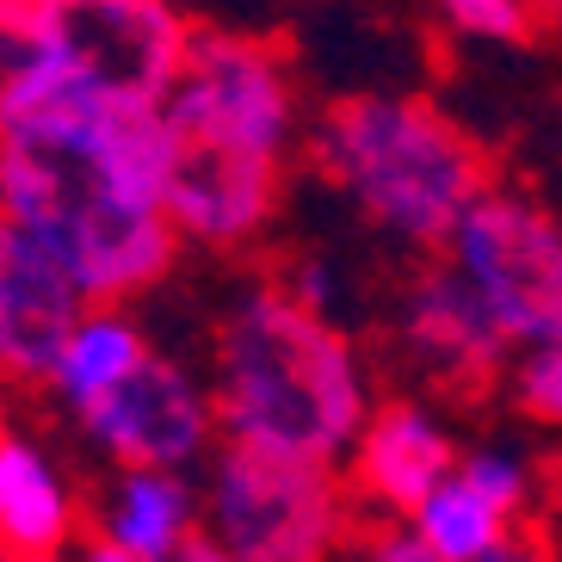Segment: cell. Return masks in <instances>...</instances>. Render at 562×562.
I'll use <instances>...</instances> for the list:
<instances>
[{
    "label": "cell",
    "mask_w": 562,
    "mask_h": 562,
    "mask_svg": "<svg viewBox=\"0 0 562 562\" xmlns=\"http://www.w3.org/2000/svg\"><path fill=\"white\" fill-rule=\"evenodd\" d=\"M75 414L87 420L93 446L124 470H180V463L204 458L216 432L211 390L161 352H143L112 390H100Z\"/></svg>",
    "instance_id": "9"
},
{
    "label": "cell",
    "mask_w": 562,
    "mask_h": 562,
    "mask_svg": "<svg viewBox=\"0 0 562 562\" xmlns=\"http://www.w3.org/2000/svg\"><path fill=\"white\" fill-rule=\"evenodd\" d=\"M143 352H149V340H143V328L124 315V303H87V310L75 315V328L63 334V347H56L50 390L68 408H81V402H93L100 390H112Z\"/></svg>",
    "instance_id": "15"
},
{
    "label": "cell",
    "mask_w": 562,
    "mask_h": 562,
    "mask_svg": "<svg viewBox=\"0 0 562 562\" xmlns=\"http://www.w3.org/2000/svg\"><path fill=\"white\" fill-rule=\"evenodd\" d=\"M173 136H199L223 149L260 155L291 167L303 149V87L272 37L235 32V25H192L186 56L167 93L155 100Z\"/></svg>",
    "instance_id": "4"
},
{
    "label": "cell",
    "mask_w": 562,
    "mask_h": 562,
    "mask_svg": "<svg viewBox=\"0 0 562 562\" xmlns=\"http://www.w3.org/2000/svg\"><path fill=\"white\" fill-rule=\"evenodd\" d=\"M507 526H513L507 513L488 507L458 470L432 482L427 495H420V507H414V531H420V544H427L439 562H476L488 544H501Z\"/></svg>",
    "instance_id": "16"
},
{
    "label": "cell",
    "mask_w": 562,
    "mask_h": 562,
    "mask_svg": "<svg viewBox=\"0 0 562 562\" xmlns=\"http://www.w3.org/2000/svg\"><path fill=\"white\" fill-rule=\"evenodd\" d=\"M13 562H50V557H13Z\"/></svg>",
    "instance_id": "27"
},
{
    "label": "cell",
    "mask_w": 562,
    "mask_h": 562,
    "mask_svg": "<svg viewBox=\"0 0 562 562\" xmlns=\"http://www.w3.org/2000/svg\"><path fill=\"white\" fill-rule=\"evenodd\" d=\"M451 470H458L451 439L420 402L364 408L359 432H352V495H364L383 513H414L420 495Z\"/></svg>",
    "instance_id": "12"
},
{
    "label": "cell",
    "mask_w": 562,
    "mask_h": 562,
    "mask_svg": "<svg viewBox=\"0 0 562 562\" xmlns=\"http://www.w3.org/2000/svg\"><path fill=\"white\" fill-rule=\"evenodd\" d=\"M303 149L383 241L408 254H439L476 192L495 186L488 149L420 93H347L303 124Z\"/></svg>",
    "instance_id": "3"
},
{
    "label": "cell",
    "mask_w": 562,
    "mask_h": 562,
    "mask_svg": "<svg viewBox=\"0 0 562 562\" xmlns=\"http://www.w3.org/2000/svg\"><path fill=\"white\" fill-rule=\"evenodd\" d=\"M0 7H32V0H0Z\"/></svg>",
    "instance_id": "26"
},
{
    "label": "cell",
    "mask_w": 562,
    "mask_h": 562,
    "mask_svg": "<svg viewBox=\"0 0 562 562\" xmlns=\"http://www.w3.org/2000/svg\"><path fill=\"white\" fill-rule=\"evenodd\" d=\"M68 538V495L50 458L25 439H0V550L50 557Z\"/></svg>",
    "instance_id": "13"
},
{
    "label": "cell",
    "mask_w": 562,
    "mask_h": 562,
    "mask_svg": "<svg viewBox=\"0 0 562 562\" xmlns=\"http://www.w3.org/2000/svg\"><path fill=\"white\" fill-rule=\"evenodd\" d=\"M371 390L359 347L279 279H248L211 334V414L229 439L334 463Z\"/></svg>",
    "instance_id": "2"
},
{
    "label": "cell",
    "mask_w": 562,
    "mask_h": 562,
    "mask_svg": "<svg viewBox=\"0 0 562 562\" xmlns=\"http://www.w3.org/2000/svg\"><path fill=\"white\" fill-rule=\"evenodd\" d=\"M44 100H50V75H44L32 13L25 7H0V124Z\"/></svg>",
    "instance_id": "17"
},
{
    "label": "cell",
    "mask_w": 562,
    "mask_h": 562,
    "mask_svg": "<svg viewBox=\"0 0 562 562\" xmlns=\"http://www.w3.org/2000/svg\"><path fill=\"white\" fill-rule=\"evenodd\" d=\"M211 531L229 562H328L347 531L334 463L229 439L211 476Z\"/></svg>",
    "instance_id": "7"
},
{
    "label": "cell",
    "mask_w": 562,
    "mask_h": 562,
    "mask_svg": "<svg viewBox=\"0 0 562 562\" xmlns=\"http://www.w3.org/2000/svg\"><path fill=\"white\" fill-rule=\"evenodd\" d=\"M513 402H519L531 420H557V414H562V359H557V340H538V347L513 352Z\"/></svg>",
    "instance_id": "19"
},
{
    "label": "cell",
    "mask_w": 562,
    "mask_h": 562,
    "mask_svg": "<svg viewBox=\"0 0 562 562\" xmlns=\"http://www.w3.org/2000/svg\"><path fill=\"white\" fill-rule=\"evenodd\" d=\"M87 562H143V557H131V550L112 544V538H93V544H87Z\"/></svg>",
    "instance_id": "24"
},
{
    "label": "cell",
    "mask_w": 562,
    "mask_h": 562,
    "mask_svg": "<svg viewBox=\"0 0 562 562\" xmlns=\"http://www.w3.org/2000/svg\"><path fill=\"white\" fill-rule=\"evenodd\" d=\"M476 562H550V544L544 538H538V544H531V531H501V544H488L482 550Z\"/></svg>",
    "instance_id": "22"
},
{
    "label": "cell",
    "mask_w": 562,
    "mask_h": 562,
    "mask_svg": "<svg viewBox=\"0 0 562 562\" xmlns=\"http://www.w3.org/2000/svg\"><path fill=\"white\" fill-rule=\"evenodd\" d=\"M439 13L476 44H531V32L544 25L531 0H439Z\"/></svg>",
    "instance_id": "18"
},
{
    "label": "cell",
    "mask_w": 562,
    "mask_h": 562,
    "mask_svg": "<svg viewBox=\"0 0 562 562\" xmlns=\"http://www.w3.org/2000/svg\"><path fill=\"white\" fill-rule=\"evenodd\" d=\"M167 562H229V550L216 544L211 531H199V526H192V531L180 538V544H173V557H167Z\"/></svg>",
    "instance_id": "23"
},
{
    "label": "cell",
    "mask_w": 562,
    "mask_h": 562,
    "mask_svg": "<svg viewBox=\"0 0 562 562\" xmlns=\"http://www.w3.org/2000/svg\"><path fill=\"white\" fill-rule=\"evenodd\" d=\"M192 513L199 507H192V488L180 482V470H124L117 488H112V501H105L100 538L124 544L143 562H167L173 544L199 526Z\"/></svg>",
    "instance_id": "14"
},
{
    "label": "cell",
    "mask_w": 562,
    "mask_h": 562,
    "mask_svg": "<svg viewBox=\"0 0 562 562\" xmlns=\"http://www.w3.org/2000/svg\"><path fill=\"white\" fill-rule=\"evenodd\" d=\"M50 100L155 105L186 56V13L173 0H32Z\"/></svg>",
    "instance_id": "5"
},
{
    "label": "cell",
    "mask_w": 562,
    "mask_h": 562,
    "mask_svg": "<svg viewBox=\"0 0 562 562\" xmlns=\"http://www.w3.org/2000/svg\"><path fill=\"white\" fill-rule=\"evenodd\" d=\"M531 7H538V19H544V25H550V19H557V7H562V0H531Z\"/></svg>",
    "instance_id": "25"
},
{
    "label": "cell",
    "mask_w": 562,
    "mask_h": 562,
    "mask_svg": "<svg viewBox=\"0 0 562 562\" xmlns=\"http://www.w3.org/2000/svg\"><path fill=\"white\" fill-rule=\"evenodd\" d=\"M470 488H476L488 507H501L513 519V513L526 507V458H513V451H476V458H463V470H458Z\"/></svg>",
    "instance_id": "21"
},
{
    "label": "cell",
    "mask_w": 562,
    "mask_h": 562,
    "mask_svg": "<svg viewBox=\"0 0 562 562\" xmlns=\"http://www.w3.org/2000/svg\"><path fill=\"white\" fill-rule=\"evenodd\" d=\"M439 254L476 291V303L513 352L562 334V229L550 204L501 180L482 186L476 204L439 241Z\"/></svg>",
    "instance_id": "6"
},
{
    "label": "cell",
    "mask_w": 562,
    "mask_h": 562,
    "mask_svg": "<svg viewBox=\"0 0 562 562\" xmlns=\"http://www.w3.org/2000/svg\"><path fill=\"white\" fill-rule=\"evenodd\" d=\"M402 347L427 364L432 378L463 390V396H482L501 378V364L513 359V347L495 334L488 310L451 272L446 254H432L408 279V291H402Z\"/></svg>",
    "instance_id": "11"
},
{
    "label": "cell",
    "mask_w": 562,
    "mask_h": 562,
    "mask_svg": "<svg viewBox=\"0 0 562 562\" xmlns=\"http://www.w3.org/2000/svg\"><path fill=\"white\" fill-rule=\"evenodd\" d=\"M284 180H291V167H279V161H260V155L167 131L161 211L173 223V235L204 254L260 248L284 211Z\"/></svg>",
    "instance_id": "8"
},
{
    "label": "cell",
    "mask_w": 562,
    "mask_h": 562,
    "mask_svg": "<svg viewBox=\"0 0 562 562\" xmlns=\"http://www.w3.org/2000/svg\"><path fill=\"white\" fill-rule=\"evenodd\" d=\"M155 105L44 100L0 124V216L56 254L87 303H136L173 272Z\"/></svg>",
    "instance_id": "1"
},
{
    "label": "cell",
    "mask_w": 562,
    "mask_h": 562,
    "mask_svg": "<svg viewBox=\"0 0 562 562\" xmlns=\"http://www.w3.org/2000/svg\"><path fill=\"white\" fill-rule=\"evenodd\" d=\"M334 557H340V562H439L427 544H420V531L378 526V519H347Z\"/></svg>",
    "instance_id": "20"
},
{
    "label": "cell",
    "mask_w": 562,
    "mask_h": 562,
    "mask_svg": "<svg viewBox=\"0 0 562 562\" xmlns=\"http://www.w3.org/2000/svg\"><path fill=\"white\" fill-rule=\"evenodd\" d=\"M81 310L87 297L56 254L0 216V383H50L56 347Z\"/></svg>",
    "instance_id": "10"
}]
</instances>
